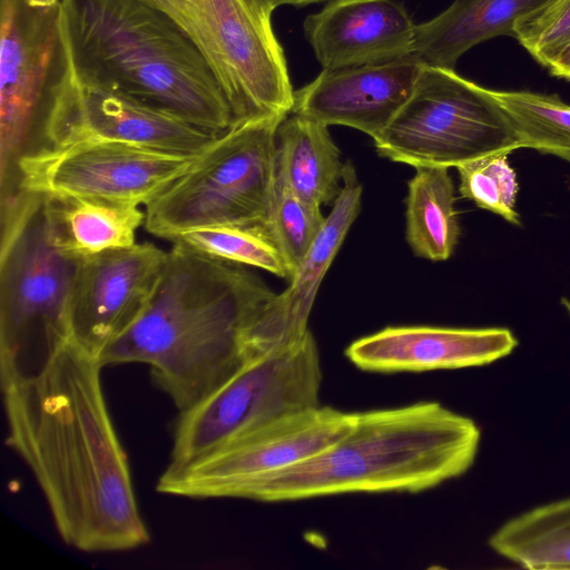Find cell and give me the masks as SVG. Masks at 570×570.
I'll return each mask as SVG.
<instances>
[{
    "label": "cell",
    "instance_id": "cell-1",
    "mask_svg": "<svg viewBox=\"0 0 570 570\" xmlns=\"http://www.w3.org/2000/svg\"><path fill=\"white\" fill-rule=\"evenodd\" d=\"M101 368L68 341L38 375L1 387L7 444L31 470L61 539L83 552L128 551L150 541Z\"/></svg>",
    "mask_w": 570,
    "mask_h": 570
},
{
    "label": "cell",
    "instance_id": "cell-2",
    "mask_svg": "<svg viewBox=\"0 0 570 570\" xmlns=\"http://www.w3.org/2000/svg\"><path fill=\"white\" fill-rule=\"evenodd\" d=\"M173 244L147 307L98 361L146 364L184 412L247 362L245 336L275 293L245 265Z\"/></svg>",
    "mask_w": 570,
    "mask_h": 570
},
{
    "label": "cell",
    "instance_id": "cell-3",
    "mask_svg": "<svg viewBox=\"0 0 570 570\" xmlns=\"http://www.w3.org/2000/svg\"><path fill=\"white\" fill-rule=\"evenodd\" d=\"M481 440L476 423L439 402L355 413L314 456L247 481L229 498L295 501L355 492H421L464 474Z\"/></svg>",
    "mask_w": 570,
    "mask_h": 570
},
{
    "label": "cell",
    "instance_id": "cell-4",
    "mask_svg": "<svg viewBox=\"0 0 570 570\" xmlns=\"http://www.w3.org/2000/svg\"><path fill=\"white\" fill-rule=\"evenodd\" d=\"M68 73L219 135L232 108L207 60L139 0H60Z\"/></svg>",
    "mask_w": 570,
    "mask_h": 570
},
{
    "label": "cell",
    "instance_id": "cell-5",
    "mask_svg": "<svg viewBox=\"0 0 570 570\" xmlns=\"http://www.w3.org/2000/svg\"><path fill=\"white\" fill-rule=\"evenodd\" d=\"M0 250L1 387L38 375L70 341L67 305L79 259L53 242L43 195L2 198Z\"/></svg>",
    "mask_w": 570,
    "mask_h": 570
},
{
    "label": "cell",
    "instance_id": "cell-6",
    "mask_svg": "<svg viewBox=\"0 0 570 570\" xmlns=\"http://www.w3.org/2000/svg\"><path fill=\"white\" fill-rule=\"evenodd\" d=\"M284 118L238 122L217 135L146 205V229L169 239L204 226H266L276 175V131Z\"/></svg>",
    "mask_w": 570,
    "mask_h": 570
},
{
    "label": "cell",
    "instance_id": "cell-7",
    "mask_svg": "<svg viewBox=\"0 0 570 570\" xmlns=\"http://www.w3.org/2000/svg\"><path fill=\"white\" fill-rule=\"evenodd\" d=\"M165 14L197 47L235 124L286 117L294 90L266 0H139Z\"/></svg>",
    "mask_w": 570,
    "mask_h": 570
},
{
    "label": "cell",
    "instance_id": "cell-8",
    "mask_svg": "<svg viewBox=\"0 0 570 570\" xmlns=\"http://www.w3.org/2000/svg\"><path fill=\"white\" fill-rule=\"evenodd\" d=\"M374 144L381 156L414 168L458 167L520 148L491 89L454 70L429 66H424L411 97Z\"/></svg>",
    "mask_w": 570,
    "mask_h": 570
},
{
    "label": "cell",
    "instance_id": "cell-9",
    "mask_svg": "<svg viewBox=\"0 0 570 570\" xmlns=\"http://www.w3.org/2000/svg\"><path fill=\"white\" fill-rule=\"evenodd\" d=\"M321 382L311 332L293 348L247 361L203 401L179 412L167 466L188 464L282 416L318 406Z\"/></svg>",
    "mask_w": 570,
    "mask_h": 570
},
{
    "label": "cell",
    "instance_id": "cell-10",
    "mask_svg": "<svg viewBox=\"0 0 570 570\" xmlns=\"http://www.w3.org/2000/svg\"><path fill=\"white\" fill-rule=\"evenodd\" d=\"M196 155L115 141L43 146L16 159L18 187L146 206L190 167Z\"/></svg>",
    "mask_w": 570,
    "mask_h": 570
},
{
    "label": "cell",
    "instance_id": "cell-11",
    "mask_svg": "<svg viewBox=\"0 0 570 570\" xmlns=\"http://www.w3.org/2000/svg\"><path fill=\"white\" fill-rule=\"evenodd\" d=\"M355 420L331 406H314L282 416L188 464L167 466L156 490L194 498H229L238 485L316 455Z\"/></svg>",
    "mask_w": 570,
    "mask_h": 570
},
{
    "label": "cell",
    "instance_id": "cell-12",
    "mask_svg": "<svg viewBox=\"0 0 570 570\" xmlns=\"http://www.w3.org/2000/svg\"><path fill=\"white\" fill-rule=\"evenodd\" d=\"M67 69L60 0H1V177Z\"/></svg>",
    "mask_w": 570,
    "mask_h": 570
},
{
    "label": "cell",
    "instance_id": "cell-13",
    "mask_svg": "<svg viewBox=\"0 0 570 570\" xmlns=\"http://www.w3.org/2000/svg\"><path fill=\"white\" fill-rule=\"evenodd\" d=\"M41 134L49 147L115 141L186 155L200 153L217 136L68 71L50 95Z\"/></svg>",
    "mask_w": 570,
    "mask_h": 570
},
{
    "label": "cell",
    "instance_id": "cell-14",
    "mask_svg": "<svg viewBox=\"0 0 570 570\" xmlns=\"http://www.w3.org/2000/svg\"><path fill=\"white\" fill-rule=\"evenodd\" d=\"M166 259L167 252L151 243L80 258L67 305L70 341L98 358L140 317Z\"/></svg>",
    "mask_w": 570,
    "mask_h": 570
},
{
    "label": "cell",
    "instance_id": "cell-15",
    "mask_svg": "<svg viewBox=\"0 0 570 570\" xmlns=\"http://www.w3.org/2000/svg\"><path fill=\"white\" fill-rule=\"evenodd\" d=\"M424 65L413 55L383 63L323 70L294 91L292 114L342 125L373 139L411 97Z\"/></svg>",
    "mask_w": 570,
    "mask_h": 570
},
{
    "label": "cell",
    "instance_id": "cell-16",
    "mask_svg": "<svg viewBox=\"0 0 570 570\" xmlns=\"http://www.w3.org/2000/svg\"><path fill=\"white\" fill-rule=\"evenodd\" d=\"M362 186L353 166L345 163L343 186L312 247L289 286L265 305L245 336L247 361L281 353L309 334L308 316L318 287L361 209Z\"/></svg>",
    "mask_w": 570,
    "mask_h": 570
},
{
    "label": "cell",
    "instance_id": "cell-17",
    "mask_svg": "<svg viewBox=\"0 0 570 570\" xmlns=\"http://www.w3.org/2000/svg\"><path fill=\"white\" fill-rule=\"evenodd\" d=\"M517 346L505 327L391 326L354 341L345 355L363 371L423 372L483 366Z\"/></svg>",
    "mask_w": 570,
    "mask_h": 570
},
{
    "label": "cell",
    "instance_id": "cell-18",
    "mask_svg": "<svg viewBox=\"0 0 570 570\" xmlns=\"http://www.w3.org/2000/svg\"><path fill=\"white\" fill-rule=\"evenodd\" d=\"M416 24L395 0H330L304 36L323 70L383 63L413 53Z\"/></svg>",
    "mask_w": 570,
    "mask_h": 570
},
{
    "label": "cell",
    "instance_id": "cell-19",
    "mask_svg": "<svg viewBox=\"0 0 570 570\" xmlns=\"http://www.w3.org/2000/svg\"><path fill=\"white\" fill-rule=\"evenodd\" d=\"M546 0H454L416 24L413 56L424 66L454 70L472 47L498 36L514 37L515 22Z\"/></svg>",
    "mask_w": 570,
    "mask_h": 570
},
{
    "label": "cell",
    "instance_id": "cell-20",
    "mask_svg": "<svg viewBox=\"0 0 570 570\" xmlns=\"http://www.w3.org/2000/svg\"><path fill=\"white\" fill-rule=\"evenodd\" d=\"M43 208L55 244L75 259L136 244L145 222L137 204L95 197L43 195Z\"/></svg>",
    "mask_w": 570,
    "mask_h": 570
},
{
    "label": "cell",
    "instance_id": "cell-21",
    "mask_svg": "<svg viewBox=\"0 0 570 570\" xmlns=\"http://www.w3.org/2000/svg\"><path fill=\"white\" fill-rule=\"evenodd\" d=\"M327 127L291 112L276 131V175L317 206L335 202L345 170Z\"/></svg>",
    "mask_w": 570,
    "mask_h": 570
},
{
    "label": "cell",
    "instance_id": "cell-22",
    "mask_svg": "<svg viewBox=\"0 0 570 570\" xmlns=\"http://www.w3.org/2000/svg\"><path fill=\"white\" fill-rule=\"evenodd\" d=\"M489 546L525 569H570V498L510 519L490 537Z\"/></svg>",
    "mask_w": 570,
    "mask_h": 570
},
{
    "label": "cell",
    "instance_id": "cell-23",
    "mask_svg": "<svg viewBox=\"0 0 570 570\" xmlns=\"http://www.w3.org/2000/svg\"><path fill=\"white\" fill-rule=\"evenodd\" d=\"M409 181L406 240L416 256L448 259L459 240L454 186L446 167H417Z\"/></svg>",
    "mask_w": 570,
    "mask_h": 570
},
{
    "label": "cell",
    "instance_id": "cell-24",
    "mask_svg": "<svg viewBox=\"0 0 570 570\" xmlns=\"http://www.w3.org/2000/svg\"><path fill=\"white\" fill-rule=\"evenodd\" d=\"M505 112L520 148L570 163V105L557 95L491 90Z\"/></svg>",
    "mask_w": 570,
    "mask_h": 570
},
{
    "label": "cell",
    "instance_id": "cell-25",
    "mask_svg": "<svg viewBox=\"0 0 570 570\" xmlns=\"http://www.w3.org/2000/svg\"><path fill=\"white\" fill-rule=\"evenodd\" d=\"M168 240L210 257L258 267L278 277L291 278V271L266 226H204L177 233Z\"/></svg>",
    "mask_w": 570,
    "mask_h": 570
},
{
    "label": "cell",
    "instance_id": "cell-26",
    "mask_svg": "<svg viewBox=\"0 0 570 570\" xmlns=\"http://www.w3.org/2000/svg\"><path fill=\"white\" fill-rule=\"evenodd\" d=\"M325 219L321 206L298 196L275 175L266 226L291 271V277L321 233Z\"/></svg>",
    "mask_w": 570,
    "mask_h": 570
},
{
    "label": "cell",
    "instance_id": "cell-27",
    "mask_svg": "<svg viewBox=\"0 0 570 570\" xmlns=\"http://www.w3.org/2000/svg\"><path fill=\"white\" fill-rule=\"evenodd\" d=\"M509 154L495 153L458 166L459 191L480 208L519 225L515 210L519 185L517 174L508 160Z\"/></svg>",
    "mask_w": 570,
    "mask_h": 570
},
{
    "label": "cell",
    "instance_id": "cell-28",
    "mask_svg": "<svg viewBox=\"0 0 570 570\" xmlns=\"http://www.w3.org/2000/svg\"><path fill=\"white\" fill-rule=\"evenodd\" d=\"M514 33L529 53L547 67L570 43V0H546L515 22Z\"/></svg>",
    "mask_w": 570,
    "mask_h": 570
},
{
    "label": "cell",
    "instance_id": "cell-29",
    "mask_svg": "<svg viewBox=\"0 0 570 570\" xmlns=\"http://www.w3.org/2000/svg\"><path fill=\"white\" fill-rule=\"evenodd\" d=\"M547 67L553 76L570 80V43L552 58Z\"/></svg>",
    "mask_w": 570,
    "mask_h": 570
},
{
    "label": "cell",
    "instance_id": "cell-30",
    "mask_svg": "<svg viewBox=\"0 0 570 570\" xmlns=\"http://www.w3.org/2000/svg\"><path fill=\"white\" fill-rule=\"evenodd\" d=\"M274 9H276L279 6H294V7H304L312 3H318L323 1H330V0H266Z\"/></svg>",
    "mask_w": 570,
    "mask_h": 570
},
{
    "label": "cell",
    "instance_id": "cell-31",
    "mask_svg": "<svg viewBox=\"0 0 570 570\" xmlns=\"http://www.w3.org/2000/svg\"><path fill=\"white\" fill-rule=\"evenodd\" d=\"M562 304L570 314V301L562 298Z\"/></svg>",
    "mask_w": 570,
    "mask_h": 570
}]
</instances>
